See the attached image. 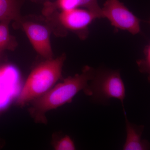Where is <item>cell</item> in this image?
I'll return each mask as SVG.
<instances>
[{
    "label": "cell",
    "mask_w": 150,
    "mask_h": 150,
    "mask_svg": "<svg viewBox=\"0 0 150 150\" xmlns=\"http://www.w3.org/2000/svg\"><path fill=\"white\" fill-rule=\"evenodd\" d=\"M79 6L83 7L94 14L98 18H101V8L100 7L97 0H78Z\"/></svg>",
    "instance_id": "11"
},
{
    "label": "cell",
    "mask_w": 150,
    "mask_h": 150,
    "mask_svg": "<svg viewBox=\"0 0 150 150\" xmlns=\"http://www.w3.org/2000/svg\"><path fill=\"white\" fill-rule=\"evenodd\" d=\"M124 114L126 121V138L123 150H150V142L147 140L142 139V138L144 126L131 123L127 118L126 113Z\"/></svg>",
    "instance_id": "7"
},
{
    "label": "cell",
    "mask_w": 150,
    "mask_h": 150,
    "mask_svg": "<svg viewBox=\"0 0 150 150\" xmlns=\"http://www.w3.org/2000/svg\"><path fill=\"white\" fill-rule=\"evenodd\" d=\"M95 72V70L93 68L86 66L81 74L66 78L62 82L31 101L29 108L30 115L36 122L46 123V112L71 102L74 97L81 91L85 93Z\"/></svg>",
    "instance_id": "1"
},
{
    "label": "cell",
    "mask_w": 150,
    "mask_h": 150,
    "mask_svg": "<svg viewBox=\"0 0 150 150\" xmlns=\"http://www.w3.org/2000/svg\"><path fill=\"white\" fill-rule=\"evenodd\" d=\"M18 0H0V22L5 20L21 23Z\"/></svg>",
    "instance_id": "8"
},
{
    "label": "cell",
    "mask_w": 150,
    "mask_h": 150,
    "mask_svg": "<svg viewBox=\"0 0 150 150\" xmlns=\"http://www.w3.org/2000/svg\"><path fill=\"white\" fill-rule=\"evenodd\" d=\"M149 22H150V21H149Z\"/></svg>",
    "instance_id": "15"
},
{
    "label": "cell",
    "mask_w": 150,
    "mask_h": 150,
    "mask_svg": "<svg viewBox=\"0 0 150 150\" xmlns=\"http://www.w3.org/2000/svg\"><path fill=\"white\" fill-rule=\"evenodd\" d=\"M56 5L62 11L71 10L79 7L78 0H58Z\"/></svg>",
    "instance_id": "13"
},
{
    "label": "cell",
    "mask_w": 150,
    "mask_h": 150,
    "mask_svg": "<svg viewBox=\"0 0 150 150\" xmlns=\"http://www.w3.org/2000/svg\"><path fill=\"white\" fill-rule=\"evenodd\" d=\"M101 15L118 29L126 30L136 35L141 31L140 20L119 0H106Z\"/></svg>",
    "instance_id": "4"
},
{
    "label": "cell",
    "mask_w": 150,
    "mask_h": 150,
    "mask_svg": "<svg viewBox=\"0 0 150 150\" xmlns=\"http://www.w3.org/2000/svg\"><path fill=\"white\" fill-rule=\"evenodd\" d=\"M144 58L138 60L137 63L141 73L148 75V80L150 83V43L145 47Z\"/></svg>",
    "instance_id": "10"
},
{
    "label": "cell",
    "mask_w": 150,
    "mask_h": 150,
    "mask_svg": "<svg viewBox=\"0 0 150 150\" xmlns=\"http://www.w3.org/2000/svg\"><path fill=\"white\" fill-rule=\"evenodd\" d=\"M54 147L56 150H74L76 149L73 140L68 135L57 141Z\"/></svg>",
    "instance_id": "12"
},
{
    "label": "cell",
    "mask_w": 150,
    "mask_h": 150,
    "mask_svg": "<svg viewBox=\"0 0 150 150\" xmlns=\"http://www.w3.org/2000/svg\"><path fill=\"white\" fill-rule=\"evenodd\" d=\"M66 56L47 59L34 68L28 77L19 94L17 103L24 106L43 95L61 79Z\"/></svg>",
    "instance_id": "2"
},
{
    "label": "cell",
    "mask_w": 150,
    "mask_h": 150,
    "mask_svg": "<svg viewBox=\"0 0 150 150\" xmlns=\"http://www.w3.org/2000/svg\"><path fill=\"white\" fill-rule=\"evenodd\" d=\"M97 17L88 10L78 8L62 11L59 15V21L63 26L75 31L87 32L89 25Z\"/></svg>",
    "instance_id": "6"
},
{
    "label": "cell",
    "mask_w": 150,
    "mask_h": 150,
    "mask_svg": "<svg viewBox=\"0 0 150 150\" xmlns=\"http://www.w3.org/2000/svg\"><path fill=\"white\" fill-rule=\"evenodd\" d=\"M11 21L10 20H5L0 22V52L6 49H13L15 46L9 29Z\"/></svg>",
    "instance_id": "9"
},
{
    "label": "cell",
    "mask_w": 150,
    "mask_h": 150,
    "mask_svg": "<svg viewBox=\"0 0 150 150\" xmlns=\"http://www.w3.org/2000/svg\"><path fill=\"white\" fill-rule=\"evenodd\" d=\"M22 26L35 51L46 59H52L53 53L48 28L42 25L30 22L23 23Z\"/></svg>",
    "instance_id": "5"
},
{
    "label": "cell",
    "mask_w": 150,
    "mask_h": 150,
    "mask_svg": "<svg viewBox=\"0 0 150 150\" xmlns=\"http://www.w3.org/2000/svg\"><path fill=\"white\" fill-rule=\"evenodd\" d=\"M2 52H0V57H1V54Z\"/></svg>",
    "instance_id": "14"
},
{
    "label": "cell",
    "mask_w": 150,
    "mask_h": 150,
    "mask_svg": "<svg viewBox=\"0 0 150 150\" xmlns=\"http://www.w3.org/2000/svg\"><path fill=\"white\" fill-rule=\"evenodd\" d=\"M90 96L93 102L107 104L111 98L120 100L124 113V100L126 89L124 83L118 70L99 69L95 70L94 76L90 81L85 93Z\"/></svg>",
    "instance_id": "3"
}]
</instances>
